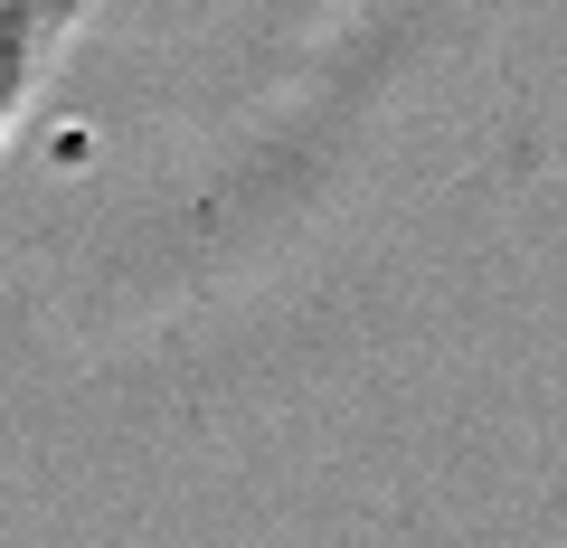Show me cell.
I'll list each match as a JSON object with an SVG mask.
<instances>
[{
	"label": "cell",
	"mask_w": 567,
	"mask_h": 548,
	"mask_svg": "<svg viewBox=\"0 0 567 548\" xmlns=\"http://www.w3.org/2000/svg\"><path fill=\"white\" fill-rule=\"evenodd\" d=\"M85 20H95V0H0V152L29 133V114H39L48 76Z\"/></svg>",
	"instance_id": "obj_1"
}]
</instances>
